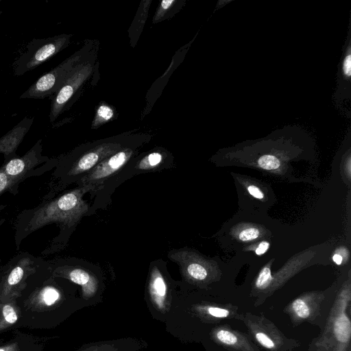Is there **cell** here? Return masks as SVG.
Instances as JSON below:
<instances>
[{"instance_id":"6da1fadb","label":"cell","mask_w":351,"mask_h":351,"mask_svg":"<svg viewBox=\"0 0 351 351\" xmlns=\"http://www.w3.org/2000/svg\"><path fill=\"white\" fill-rule=\"evenodd\" d=\"M88 186H77L60 195L43 200L37 207L25 210L19 215L16 239L20 241L36 230L49 223H58L63 231L74 228L88 212V206L83 199Z\"/></svg>"},{"instance_id":"7a4b0ae2","label":"cell","mask_w":351,"mask_h":351,"mask_svg":"<svg viewBox=\"0 0 351 351\" xmlns=\"http://www.w3.org/2000/svg\"><path fill=\"white\" fill-rule=\"evenodd\" d=\"M42 151V139H39L23 156L5 161L0 167L16 189L26 178L41 175L56 167L57 158L43 156Z\"/></svg>"},{"instance_id":"3957f363","label":"cell","mask_w":351,"mask_h":351,"mask_svg":"<svg viewBox=\"0 0 351 351\" xmlns=\"http://www.w3.org/2000/svg\"><path fill=\"white\" fill-rule=\"evenodd\" d=\"M69 36L62 34L45 38H33L25 50L14 62V75L29 72L58 53L69 43Z\"/></svg>"},{"instance_id":"277c9868","label":"cell","mask_w":351,"mask_h":351,"mask_svg":"<svg viewBox=\"0 0 351 351\" xmlns=\"http://www.w3.org/2000/svg\"><path fill=\"white\" fill-rule=\"evenodd\" d=\"M332 99L336 107L347 117H350L351 101V10L348 32L337 66L336 88Z\"/></svg>"},{"instance_id":"5b68a950","label":"cell","mask_w":351,"mask_h":351,"mask_svg":"<svg viewBox=\"0 0 351 351\" xmlns=\"http://www.w3.org/2000/svg\"><path fill=\"white\" fill-rule=\"evenodd\" d=\"M134 152L124 148L109 156L100 162L86 176L81 179L77 186H88L90 191L101 190L114 178L129 162Z\"/></svg>"},{"instance_id":"8992f818","label":"cell","mask_w":351,"mask_h":351,"mask_svg":"<svg viewBox=\"0 0 351 351\" xmlns=\"http://www.w3.org/2000/svg\"><path fill=\"white\" fill-rule=\"evenodd\" d=\"M43 261L29 254H21L10 260L2 273L1 288L3 293L11 292L26 284V280L34 274Z\"/></svg>"},{"instance_id":"52a82bcc","label":"cell","mask_w":351,"mask_h":351,"mask_svg":"<svg viewBox=\"0 0 351 351\" xmlns=\"http://www.w3.org/2000/svg\"><path fill=\"white\" fill-rule=\"evenodd\" d=\"M88 67H75L58 90L51 97L49 121H56L66 109L71 98L87 75Z\"/></svg>"},{"instance_id":"ba28073f","label":"cell","mask_w":351,"mask_h":351,"mask_svg":"<svg viewBox=\"0 0 351 351\" xmlns=\"http://www.w3.org/2000/svg\"><path fill=\"white\" fill-rule=\"evenodd\" d=\"M34 122V117H25L5 134L0 137V153L4 156V162L18 155L16 150Z\"/></svg>"},{"instance_id":"9c48e42d","label":"cell","mask_w":351,"mask_h":351,"mask_svg":"<svg viewBox=\"0 0 351 351\" xmlns=\"http://www.w3.org/2000/svg\"><path fill=\"white\" fill-rule=\"evenodd\" d=\"M53 276L66 278L73 282L81 285L86 292L93 291L95 289V280L85 269L75 266H49Z\"/></svg>"},{"instance_id":"30bf717a","label":"cell","mask_w":351,"mask_h":351,"mask_svg":"<svg viewBox=\"0 0 351 351\" xmlns=\"http://www.w3.org/2000/svg\"><path fill=\"white\" fill-rule=\"evenodd\" d=\"M149 291L151 299L158 308L163 307L167 298V281L159 268L152 267L149 280Z\"/></svg>"},{"instance_id":"8fae6325","label":"cell","mask_w":351,"mask_h":351,"mask_svg":"<svg viewBox=\"0 0 351 351\" xmlns=\"http://www.w3.org/2000/svg\"><path fill=\"white\" fill-rule=\"evenodd\" d=\"M37 298L40 304L46 306L54 304L60 298V293L57 287L53 283L51 278L46 280L44 285L36 291Z\"/></svg>"},{"instance_id":"7c38bea8","label":"cell","mask_w":351,"mask_h":351,"mask_svg":"<svg viewBox=\"0 0 351 351\" xmlns=\"http://www.w3.org/2000/svg\"><path fill=\"white\" fill-rule=\"evenodd\" d=\"M162 161L163 156L160 153H151L143 158L135 165L132 174L154 171V169H156V168L162 165Z\"/></svg>"},{"instance_id":"4fadbf2b","label":"cell","mask_w":351,"mask_h":351,"mask_svg":"<svg viewBox=\"0 0 351 351\" xmlns=\"http://www.w3.org/2000/svg\"><path fill=\"white\" fill-rule=\"evenodd\" d=\"M350 323L345 315H341L335 324V333L336 337L341 342L349 340L350 337Z\"/></svg>"},{"instance_id":"5bb4252c","label":"cell","mask_w":351,"mask_h":351,"mask_svg":"<svg viewBox=\"0 0 351 351\" xmlns=\"http://www.w3.org/2000/svg\"><path fill=\"white\" fill-rule=\"evenodd\" d=\"M258 164L263 169L273 170L280 167V161L275 155L264 154L258 159Z\"/></svg>"},{"instance_id":"9a60e30c","label":"cell","mask_w":351,"mask_h":351,"mask_svg":"<svg viewBox=\"0 0 351 351\" xmlns=\"http://www.w3.org/2000/svg\"><path fill=\"white\" fill-rule=\"evenodd\" d=\"M272 279L270 267L266 266L259 273L256 281V286L261 289L265 288L270 284Z\"/></svg>"},{"instance_id":"2e32d148","label":"cell","mask_w":351,"mask_h":351,"mask_svg":"<svg viewBox=\"0 0 351 351\" xmlns=\"http://www.w3.org/2000/svg\"><path fill=\"white\" fill-rule=\"evenodd\" d=\"M5 191L16 194L17 189L14 187L13 183L8 178L5 173L0 167V195Z\"/></svg>"},{"instance_id":"e0dca14e","label":"cell","mask_w":351,"mask_h":351,"mask_svg":"<svg viewBox=\"0 0 351 351\" xmlns=\"http://www.w3.org/2000/svg\"><path fill=\"white\" fill-rule=\"evenodd\" d=\"M292 308L299 317L306 318L309 316L310 311L308 306L301 299L295 300L292 304Z\"/></svg>"},{"instance_id":"ac0fdd59","label":"cell","mask_w":351,"mask_h":351,"mask_svg":"<svg viewBox=\"0 0 351 351\" xmlns=\"http://www.w3.org/2000/svg\"><path fill=\"white\" fill-rule=\"evenodd\" d=\"M2 314L5 322L9 324H14L17 319L18 316L14 307L10 304H5L2 308Z\"/></svg>"},{"instance_id":"d6986e66","label":"cell","mask_w":351,"mask_h":351,"mask_svg":"<svg viewBox=\"0 0 351 351\" xmlns=\"http://www.w3.org/2000/svg\"><path fill=\"white\" fill-rule=\"evenodd\" d=\"M217 339L226 345H234L237 343V337L232 332L226 330H220L217 332Z\"/></svg>"},{"instance_id":"ffe728a7","label":"cell","mask_w":351,"mask_h":351,"mask_svg":"<svg viewBox=\"0 0 351 351\" xmlns=\"http://www.w3.org/2000/svg\"><path fill=\"white\" fill-rule=\"evenodd\" d=\"M259 230L256 228H249L243 230L239 234L241 241H247L256 239L259 236Z\"/></svg>"},{"instance_id":"44dd1931","label":"cell","mask_w":351,"mask_h":351,"mask_svg":"<svg viewBox=\"0 0 351 351\" xmlns=\"http://www.w3.org/2000/svg\"><path fill=\"white\" fill-rule=\"evenodd\" d=\"M256 339L263 346H264L266 348L271 349L274 347V343L272 341V340L264 333H256Z\"/></svg>"},{"instance_id":"7402d4cb","label":"cell","mask_w":351,"mask_h":351,"mask_svg":"<svg viewBox=\"0 0 351 351\" xmlns=\"http://www.w3.org/2000/svg\"><path fill=\"white\" fill-rule=\"evenodd\" d=\"M97 115L104 120H109L113 116V112L107 106H101L97 110Z\"/></svg>"},{"instance_id":"603a6c76","label":"cell","mask_w":351,"mask_h":351,"mask_svg":"<svg viewBox=\"0 0 351 351\" xmlns=\"http://www.w3.org/2000/svg\"><path fill=\"white\" fill-rule=\"evenodd\" d=\"M208 311L210 315L215 317H226L229 315V311L226 309L217 307H210Z\"/></svg>"},{"instance_id":"cb8c5ba5","label":"cell","mask_w":351,"mask_h":351,"mask_svg":"<svg viewBox=\"0 0 351 351\" xmlns=\"http://www.w3.org/2000/svg\"><path fill=\"white\" fill-rule=\"evenodd\" d=\"M247 191L250 193V194L258 199H263V193L262 191L256 186L254 185H250L247 187Z\"/></svg>"},{"instance_id":"d4e9b609","label":"cell","mask_w":351,"mask_h":351,"mask_svg":"<svg viewBox=\"0 0 351 351\" xmlns=\"http://www.w3.org/2000/svg\"><path fill=\"white\" fill-rule=\"evenodd\" d=\"M269 247V243L267 241L261 242L256 249V253L258 255L264 254Z\"/></svg>"},{"instance_id":"484cf974","label":"cell","mask_w":351,"mask_h":351,"mask_svg":"<svg viewBox=\"0 0 351 351\" xmlns=\"http://www.w3.org/2000/svg\"><path fill=\"white\" fill-rule=\"evenodd\" d=\"M173 3H174V0H164L161 3V7L163 10H167Z\"/></svg>"},{"instance_id":"4316f807","label":"cell","mask_w":351,"mask_h":351,"mask_svg":"<svg viewBox=\"0 0 351 351\" xmlns=\"http://www.w3.org/2000/svg\"><path fill=\"white\" fill-rule=\"evenodd\" d=\"M332 259H333V261L337 264V265H340L342 263V261H343V258H342V256L339 254H335L332 257Z\"/></svg>"},{"instance_id":"83f0119b","label":"cell","mask_w":351,"mask_h":351,"mask_svg":"<svg viewBox=\"0 0 351 351\" xmlns=\"http://www.w3.org/2000/svg\"><path fill=\"white\" fill-rule=\"evenodd\" d=\"M0 351H7L5 348H0Z\"/></svg>"},{"instance_id":"f1b7e54d","label":"cell","mask_w":351,"mask_h":351,"mask_svg":"<svg viewBox=\"0 0 351 351\" xmlns=\"http://www.w3.org/2000/svg\"><path fill=\"white\" fill-rule=\"evenodd\" d=\"M1 2V0H0V3ZM3 11L0 10V15L2 14Z\"/></svg>"}]
</instances>
